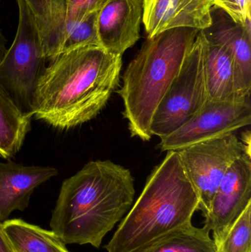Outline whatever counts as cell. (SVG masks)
<instances>
[{
  "mask_svg": "<svg viewBox=\"0 0 251 252\" xmlns=\"http://www.w3.org/2000/svg\"><path fill=\"white\" fill-rule=\"evenodd\" d=\"M206 101L203 42L198 32L179 73L153 115L152 136L162 138L175 131L194 118Z\"/></svg>",
  "mask_w": 251,
  "mask_h": 252,
  "instance_id": "cell-6",
  "label": "cell"
},
{
  "mask_svg": "<svg viewBox=\"0 0 251 252\" xmlns=\"http://www.w3.org/2000/svg\"><path fill=\"white\" fill-rule=\"evenodd\" d=\"M209 232L206 226L197 228L190 223L171 232L145 252H218Z\"/></svg>",
  "mask_w": 251,
  "mask_h": 252,
  "instance_id": "cell-18",
  "label": "cell"
},
{
  "mask_svg": "<svg viewBox=\"0 0 251 252\" xmlns=\"http://www.w3.org/2000/svg\"><path fill=\"white\" fill-rule=\"evenodd\" d=\"M147 38L175 28L204 31L212 26V0H141Z\"/></svg>",
  "mask_w": 251,
  "mask_h": 252,
  "instance_id": "cell-11",
  "label": "cell"
},
{
  "mask_svg": "<svg viewBox=\"0 0 251 252\" xmlns=\"http://www.w3.org/2000/svg\"><path fill=\"white\" fill-rule=\"evenodd\" d=\"M199 32L203 42L208 101L241 100L236 94L234 62L229 52L209 40L203 31Z\"/></svg>",
  "mask_w": 251,
  "mask_h": 252,
  "instance_id": "cell-15",
  "label": "cell"
},
{
  "mask_svg": "<svg viewBox=\"0 0 251 252\" xmlns=\"http://www.w3.org/2000/svg\"><path fill=\"white\" fill-rule=\"evenodd\" d=\"M178 152L184 171L198 196V210L205 217L228 169L246 154L244 147L231 133L194 144Z\"/></svg>",
  "mask_w": 251,
  "mask_h": 252,
  "instance_id": "cell-7",
  "label": "cell"
},
{
  "mask_svg": "<svg viewBox=\"0 0 251 252\" xmlns=\"http://www.w3.org/2000/svg\"><path fill=\"white\" fill-rule=\"evenodd\" d=\"M0 252H13L3 230L1 222H0Z\"/></svg>",
  "mask_w": 251,
  "mask_h": 252,
  "instance_id": "cell-22",
  "label": "cell"
},
{
  "mask_svg": "<svg viewBox=\"0 0 251 252\" xmlns=\"http://www.w3.org/2000/svg\"><path fill=\"white\" fill-rule=\"evenodd\" d=\"M16 1L19 24L14 41L0 63V88L31 116L34 94L47 59L30 9L25 0Z\"/></svg>",
  "mask_w": 251,
  "mask_h": 252,
  "instance_id": "cell-5",
  "label": "cell"
},
{
  "mask_svg": "<svg viewBox=\"0 0 251 252\" xmlns=\"http://www.w3.org/2000/svg\"><path fill=\"white\" fill-rule=\"evenodd\" d=\"M135 196L129 169L110 160L87 163L62 184L50 227L65 244L99 249Z\"/></svg>",
  "mask_w": 251,
  "mask_h": 252,
  "instance_id": "cell-2",
  "label": "cell"
},
{
  "mask_svg": "<svg viewBox=\"0 0 251 252\" xmlns=\"http://www.w3.org/2000/svg\"><path fill=\"white\" fill-rule=\"evenodd\" d=\"M122 56L88 45L58 55L39 78L31 116L68 130L94 119L119 86Z\"/></svg>",
  "mask_w": 251,
  "mask_h": 252,
  "instance_id": "cell-1",
  "label": "cell"
},
{
  "mask_svg": "<svg viewBox=\"0 0 251 252\" xmlns=\"http://www.w3.org/2000/svg\"><path fill=\"white\" fill-rule=\"evenodd\" d=\"M251 204V157L242 155L230 167L214 195L204 226L219 250L228 231Z\"/></svg>",
  "mask_w": 251,
  "mask_h": 252,
  "instance_id": "cell-10",
  "label": "cell"
},
{
  "mask_svg": "<svg viewBox=\"0 0 251 252\" xmlns=\"http://www.w3.org/2000/svg\"><path fill=\"white\" fill-rule=\"evenodd\" d=\"M6 43H7V40H6L5 37L4 36L1 29H0V63H1L6 52H7V49L6 47Z\"/></svg>",
  "mask_w": 251,
  "mask_h": 252,
  "instance_id": "cell-23",
  "label": "cell"
},
{
  "mask_svg": "<svg viewBox=\"0 0 251 252\" xmlns=\"http://www.w3.org/2000/svg\"><path fill=\"white\" fill-rule=\"evenodd\" d=\"M213 23L204 30L206 36L225 47L232 57L237 97H250L251 91V32L236 24L225 12L214 6Z\"/></svg>",
  "mask_w": 251,
  "mask_h": 252,
  "instance_id": "cell-13",
  "label": "cell"
},
{
  "mask_svg": "<svg viewBox=\"0 0 251 252\" xmlns=\"http://www.w3.org/2000/svg\"><path fill=\"white\" fill-rule=\"evenodd\" d=\"M251 204L234 222L218 252H251Z\"/></svg>",
  "mask_w": 251,
  "mask_h": 252,
  "instance_id": "cell-19",
  "label": "cell"
},
{
  "mask_svg": "<svg viewBox=\"0 0 251 252\" xmlns=\"http://www.w3.org/2000/svg\"><path fill=\"white\" fill-rule=\"evenodd\" d=\"M198 208V196L178 151H167L105 249L107 252H145L171 232L192 223Z\"/></svg>",
  "mask_w": 251,
  "mask_h": 252,
  "instance_id": "cell-3",
  "label": "cell"
},
{
  "mask_svg": "<svg viewBox=\"0 0 251 252\" xmlns=\"http://www.w3.org/2000/svg\"><path fill=\"white\" fill-rule=\"evenodd\" d=\"M35 19L46 59L88 45H100L98 12L77 22L69 14L66 0H25Z\"/></svg>",
  "mask_w": 251,
  "mask_h": 252,
  "instance_id": "cell-8",
  "label": "cell"
},
{
  "mask_svg": "<svg viewBox=\"0 0 251 252\" xmlns=\"http://www.w3.org/2000/svg\"><path fill=\"white\" fill-rule=\"evenodd\" d=\"M251 97L230 101H206L189 122L161 138L162 151H178L250 125Z\"/></svg>",
  "mask_w": 251,
  "mask_h": 252,
  "instance_id": "cell-9",
  "label": "cell"
},
{
  "mask_svg": "<svg viewBox=\"0 0 251 252\" xmlns=\"http://www.w3.org/2000/svg\"><path fill=\"white\" fill-rule=\"evenodd\" d=\"M31 118L0 88V157L7 159L20 151L31 129Z\"/></svg>",
  "mask_w": 251,
  "mask_h": 252,
  "instance_id": "cell-17",
  "label": "cell"
},
{
  "mask_svg": "<svg viewBox=\"0 0 251 252\" xmlns=\"http://www.w3.org/2000/svg\"><path fill=\"white\" fill-rule=\"evenodd\" d=\"M2 227L13 252H70L53 231L22 219L4 220Z\"/></svg>",
  "mask_w": 251,
  "mask_h": 252,
  "instance_id": "cell-16",
  "label": "cell"
},
{
  "mask_svg": "<svg viewBox=\"0 0 251 252\" xmlns=\"http://www.w3.org/2000/svg\"><path fill=\"white\" fill-rule=\"evenodd\" d=\"M57 175L58 170L53 167L0 162V222L16 210L24 211L35 189Z\"/></svg>",
  "mask_w": 251,
  "mask_h": 252,
  "instance_id": "cell-14",
  "label": "cell"
},
{
  "mask_svg": "<svg viewBox=\"0 0 251 252\" xmlns=\"http://www.w3.org/2000/svg\"><path fill=\"white\" fill-rule=\"evenodd\" d=\"M107 0H66L69 14L74 21L81 22L98 12Z\"/></svg>",
  "mask_w": 251,
  "mask_h": 252,
  "instance_id": "cell-21",
  "label": "cell"
},
{
  "mask_svg": "<svg viewBox=\"0 0 251 252\" xmlns=\"http://www.w3.org/2000/svg\"><path fill=\"white\" fill-rule=\"evenodd\" d=\"M141 20V0H107L97 13L100 45L122 56L139 39Z\"/></svg>",
  "mask_w": 251,
  "mask_h": 252,
  "instance_id": "cell-12",
  "label": "cell"
},
{
  "mask_svg": "<svg viewBox=\"0 0 251 252\" xmlns=\"http://www.w3.org/2000/svg\"><path fill=\"white\" fill-rule=\"evenodd\" d=\"M199 31L175 28L147 38L122 75L118 94L131 136L149 141L153 115L179 73Z\"/></svg>",
  "mask_w": 251,
  "mask_h": 252,
  "instance_id": "cell-4",
  "label": "cell"
},
{
  "mask_svg": "<svg viewBox=\"0 0 251 252\" xmlns=\"http://www.w3.org/2000/svg\"><path fill=\"white\" fill-rule=\"evenodd\" d=\"M214 6L225 12L236 24L251 32V0H212Z\"/></svg>",
  "mask_w": 251,
  "mask_h": 252,
  "instance_id": "cell-20",
  "label": "cell"
}]
</instances>
